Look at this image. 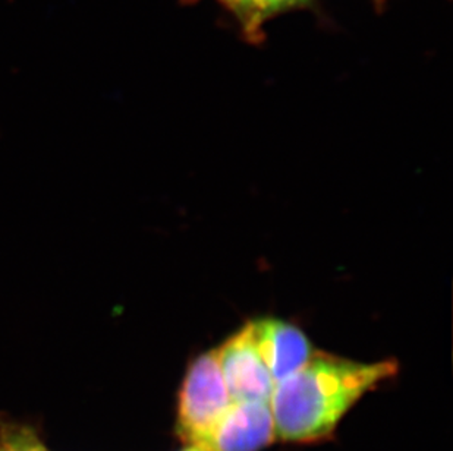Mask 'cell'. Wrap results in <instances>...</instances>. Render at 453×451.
<instances>
[{
	"instance_id": "6da1fadb",
	"label": "cell",
	"mask_w": 453,
	"mask_h": 451,
	"mask_svg": "<svg viewBox=\"0 0 453 451\" xmlns=\"http://www.w3.org/2000/svg\"><path fill=\"white\" fill-rule=\"evenodd\" d=\"M396 362L357 363L314 355L307 365L279 381L270 397L274 434L287 441H312L334 431L343 413L383 379Z\"/></svg>"
},
{
	"instance_id": "7a4b0ae2",
	"label": "cell",
	"mask_w": 453,
	"mask_h": 451,
	"mask_svg": "<svg viewBox=\"0 0 453 451\" xmlns=\"http://www.w3.org/2000/svg\"><path fill=\"white\" fill-rule=\"evenodd\" d=\"M232 399L223 379L218 352L194 359L185 375L178 410V432L189 446L210 447L214 431Z\"/></svg>"
},
{
	"instance_id": "3957f363",
	"label": "cell",
	"mask_w": 453,
	"mask_h": 451,
	"mask_svg": "<svg viewBox=\"0 0 453 451\" xmlns=\"http://www.w3.org/2000/svg\"><path fill=\"white\" fill-rule=\"evenodd\" d=\"M216 352L232 401L270 403L276 384L257 352L250 323Z\"/></svg>"
},
{
	"instance_id": "277c9868",
	"label": "cell",
	"mask_w": 453,
	"mask_h": 451,
	"mask_svg": "<svg viewBox=\"0 0 453 451\" xmlns=\"http://www.w3.org/2000/svg\"><path fill=\"white\" fill-rule=\"evenodd\" d=\"M250 325L257 352L274 383L296 374L314 356L307 336L292 324L282 319L265 318L252 321Z\"/></svg>"
},
{
	"instance_id": "5b68a950",
	"label": "cell",
	"mask_w": 453,
	"mask_h": 451,
	"mask_svg": "<svg viewBox=\"0 0 453 451\" xmlns=\"http://www.w3.org/2000/svg\"><path fill=\"white\" fill-rule=\"evenodd\" d=\"M270 403L232 401L214 431L211 451H258L274 439Z\"/></svg>"
},
{
	"instance_id": "8992f818",
	"label": "cell",
	"mask_w": 453,
	"mask_h": 451,
	"mask_svg": "<svg viewBox=\"0 0 453 451\" xmlns=\"http://www.w3.org/2000/svg\"><path fill=\"white\" fill-rule=\"evenodd\" d=\"M240 21L247 35L257 39L258 31L270 18L307 4L308 0H219Z\"/></svg>"
},
{
	"instance_id": "52a82bcc",
	"label": "cell",
	"mask_w": 453,
	"mask_h": 451,
	"mask_svg": "<svg viewBox=\"0 0 453 451\" xmlns=\"http://www.w3.org/2000/svg\"><path fill=\"white\" fill-rule=\"evenodd\" d=\"M0 451H48L35 435L26 431H13L0 439Z\"/></svg>"
},
{
	"instance_id": "ba28073f",
	"label": "cell",
	"mask_w": 453,
	"mask_h": 451,
	"mask_svg": "<svg viewBox=\"0 0 453 451\" xmlns=\"http://www.w3.org/2000/svg\"><path fill=\"white\" fill-rule=\"evenodd\" d=\"M185 451H211L210 448L200 447V446H189Z\"/></svg>"
}]
</instances>
